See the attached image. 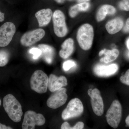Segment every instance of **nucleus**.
<instances>
[{"label": "nucleus", "instance_id": "nucleus-1", "mask_svg": "<svg viewBox=\"0 0 129 129\" xmlns=\"http://www.w3.org/2000/svg\"><path fill=\"white\" fill-rule=\"evenodd\" d=\"M3 106L6 112L12 121L15 122L21 121L23 114L22 106L14 95L8 94L4 97Z\"/></svg>", "mask_w": 129, "mask_h": 129}, {"label": "nucleus", "instance_id": "nucleus-2", "mask_svg": "<svg viewBox=\"0 0 129 129\" xmlns=\"http://www.w3.org/2000/svg\"><path fill=\"white\" fill-rule=\"evenodd\" d=\"M94 36V29L89 24H83L79 28L76 38L79 45L84 50H88L92 46Z\"/></svg>", "mask_w": 129, "mask_h": 129}, {"label": "nucleus", "instance_id": "nucleus-3", "mask_svg": "<svg viewBox=\"0 0 129 129\" xmlns=\"http://www.w3.org/2000/svg\"><path fill=\"white\" fill-rule=\"evenodd\" d=\"M48 76L41 70L35 71L30 79L31 89L39 94L46 92L48 88Z\"/></svg>", "mask_w": 129, "mask_h": 129}, {"label": "nucleus", "instance_id": "nucleus-4", "mask_svg": "<svg viewBox=\"0 0 129 129\" xmlns=\"http://www.w3.org/2000/svg\"><path fill=\"white\" fill-rule=\"evenodd\" d=\"M122 116V106L118 100H114L107 112V122L111 127L116 128L120 123Z\"/></svg>", "mask_w": 129, "mask_h": 129}, {"label": "nucleus", "instance_id": "nucleus-5", "mask_svg": "<svg viewBox=\"0 0 129 129\" xmlns=\"http://www.w3.org/2000/svg\"><path fill=\"white\" fill-rule=\"evenodd\" d=\"M84 111V106L81 101L78 98L70 101L66 108L63 111L62 118L63 120L76 117L81 115Z\"/></svg>", "mask_w": 129, "mask_h": 129}, {"label": "nucleus", "instance_id": "nucleus-6", "mask_svg": "<svg viewBox=\"0 0 129 129\" xmlns=\"http://www.w3.org/2000/svg\"><path fill=\"white\" fill-rule=\"evenodd\" d=\"M46 120L44 115L32 111H28L24 114L22 124L23 129H34L36 125L41 126L45 124Z\"/></svg>", "mask_w": 129, "mask_h": 129}, {"label": "nucleus", "instance_id": "nucleus-7", "mask_svg": "<svg viewBox=\"0 0 129 129\" xmlns=\"http://www.w3.org/2000/svg\"><path fill=\"white\" fill-rule=\"evenodd\" d=\"M53 30L57 37H64L68 32L65 21V17L62 12L59 10L55 11L52 15Z\"/></svg>", "mask_w": 129, "mask_h": 129}, {"label": "nucleus", "instance_id": "nucleus-8", "mask_svg": "<svg viewBox=\"0 0 129 129\" xmlns=\"http://www.w3.org/2000/svg\"><path fill=\"white\" fill-rule=\"evenodd\" d=\"M16 31V26L11 22L5 23L0 27L1 47H5L10 44Z\"/></svg>", "mask_w": 129, "mask_h": 129}, {"label": "nucleus", "instance_id": "nucleus-9", "mask_svg": "<svg viewBox=\"0 0 129 129\" xmlns=\"http://www.w3.org/2000/svg\"><path fill=\"white\" fill-rule=\"evenodd\" d=\"M67 91V89L62 88L54 91L47 101L48 107L56 109L64 105L68 99Z\"/></svg>", "mask_w": 129, "mask_h": 129}, {"label": "nucleus", "instance_id": "nucleus-10", "mask_svg": "<svg viewBox=\"0 0 129 129\" xmlns=\"http://www.w3.org/2000/svg\"><path fill=\"white\" fill-rule=\"evenodd\" d=\"M88 94L91 98V103L94 113L96 115L101 116L104 112V103L101 92L98 89H89Z\"/></svg>", "mask_w": 129, "mask_h": 129}, {"label": "nucleus", "instance_id": "nucleus-11", "mask_svg": "<svg viewBox=\"0 0 129 129\" xmlns=\"http://www.w3.org/2000/svg\"><path fill=\"white\" fill-rule=\"evenodd\" d=\"M45 35L44 29H37L25 33L21 37L20 42L23 46H30L43 39Z\"/></svg>", "mask_w": 129, "mask_h": 129}, {"label": "nucleus", "instance_id": "nucleus-12", "mask_svg": "<svg viewBox=\"0 0 129 129\" xmlns=\"http://www.w3.org/2000/svg\"><path fill=\"white\" fill-rule=\"evenodd\" d=\"M118 68V64L115 63L108 65L98 64L94 68V72L96 75L99 77H108L117 73Z\"/></svg>", "mask_w": 129, "mask_h": 129}, {"label": "nucleus", "instance_id": "nucleus-13", "mask_svg": "<svg viewBox=\"0 0 129 129\" xmlns=\"http://www.w3.org/2000/svg\"><path fill=\"white\" fill-rule=\"evenodd\" d=\"M67 85L68 80L65 76L57 77L52 74L49 76L48 88L51 92H53Z\"/></svg>", "mask_w": 129, "mask_h": 129}, {"label": "nucleus", "instance_id": "nucleus-14", "mask_svg": "<svg viewBox=\"0 0 129 129\" xmlns=\"http://www.w3.org/2000/svg\"><path fill=\"white\" fill-rule=\"evenodd\" d=\"M53 12L50 9H42L37 12L35 14L40 27H45L48 25L50 22Z\"/></svg>", "mask_w": 129, "mask_h": 129}, {"label": "nucleus", "instance_id": "nucleus-15", "mask_svg": "<svg viewBox=\"0 0 129 129\" xmlns=\"http://www.w3.org/2000/svg\"><path fill=\"white\" fill-rule=\"evenodd\" d=\"M123 21L120 18H116L108 21L106 25L109 34L114 35L119 32L123 27Z\"/></svg>", "mask_w": 129, "mask_h": 129}, {"label": "nucleus", "instance_id": "nucleus-16", "mask_svg": "<svg viewBox=\"0 0 129 129\" xmlns=\"http://www.w3.org/2000/svg\"><path fill=\"white\" fill-rule=\"evenodd\" d=\"M61 49L59 52V55L62 58L66 59L72 55L74 50V41L71 38L64 41L61 45Z\"/></svg>", "mask_w": 129, "mask_h": 129}, {"label": "nucleus", "instance_id": "nucleus-17", "mask_svg": "<svg viewBox=\"0 0 129 129\" xmlns=\"http://www.w3.org/2000/svg\"><path fill=\"white\" fill-rule=\"evenodd\" d=\"M38 47L42 51L41 56L48 64H51L53 61L55 50L52 47L46 44H40Z\"/></svg>", "mask_w": 129, "mask_h": 129}, {"label": "nucleus", "instance_id": "nucleus-18", "mask_svg": "<svg viewBox=\"0 0 129 129\" xmlns=\"http://www.w3.org/2000/svg\"><path fill=\"white\" fill-rule=\"evenodd\" d=\"M116 12L115 8L111 5H103L100 8L96 14V19L98 22L103 21L107 15H113Z\"/></svg>", "mask_w": 129, "mask_h": 129}, {"label": "nucleus", "instance_id": "nucleus-19", "mask_svg": "<svg viewBox=\"0 0 129 129\" xmlns=\"http://www.w3.org/2000/svg\"><path fill=\"white\" fill-rule=\"evenodd\" d=\"M90 7L89 3L84 2L79 3L70 7L69 11L70 16L72 18L75 17L80 12L86 11Z\"/></svg>", "mask_w": 129, "mask_h": 129}, {"label": "nucleus", "instance_id": "nucleus-20", "mask_svg": "<svg viewBox=\"0 0 129 129\" xmlns=\"http://www.w3.org/2000/svg\"><path fill=\"white\" fill-rule=\"evenodd\" d=\"M119 52L117 49H114L112 50H107L106 49L104 54L105 56L100 60L102 62L106 63L111 62L116 60L119 55Z\"/></svg>", "mask_w": 129, "mask_h": 129}, {"label": "nucleus", "instance_id": "nucleus-21", "mask_svg": "<svg viewBox=\"0 0 129 129\" xmlns=\"http://www.w3.org/2000/svg\"><path fill=\"white\" fill-rule=\"evenodd\" d=\"M9 53L5 50L0 51V67H3L7 64L9 60Z\"/></svg>", "mask_w": 129, "mask_h": 129}, {"label": "nucleus", "instance_id": "nucleus-22", "mask_svg": "<svg viewBox=\"0 0 129 129\" xmlns=\"http://www.w3.org/2000/svg\"><path fill=\"white\" fill-rule=\"evenodd\" d=\"M84 124L82 122L77 123L73 127H71L68 122H64L61 125V129H82L84 128Z\"/></svg>", "mask_w": 129, "mask_h": 129}, {"label": "nucleus", "instance_id": "nucleus-23", "mask_svg": "<svg viewBox=\"0 0 129 129\" xmlns=\"http://www.w3.org/2000/svg\"><path fill=\"white\" fill-rule=\"evenodd\" d=\"M76 64L74 61L72 60H68L63 63L62 65L63 69L64 71H68L70 69L76 67Z\"/></svg>", "mask_w": 129, "mask_h": 129}, {"label": "nucleus", "instance_id": "nucleus-24", "mask_svg": "<svg viewBox=\"0 0 129 129\" xmlns=\"http://www.w3.org/2000/svg\"><path fill=\"white\" fill-rule=\"evenodd\" d=\"M29 52L33 55V58L35 60L38 59L41 56L42 51L39 48H32L29 51Z\"/></svg>", "mask_w": 129, "mask_h": 129}, {"label": "nucleus", "instance_id": "nucleus-25", "mask_svg": "<svg viewBox=\"0 0 129 129\" xmlns=\"http://www.w3.org/2000/svg\"><path fill=\"white\" fill-rule=\"evenodd\" d=\"M118 7L121 10L129 11V0H121L119 3Z\"/></svg>", "mask_w": 129, "mask_h": 129}, {"label": "nucleus", "instance_id": "nucleus-26", "mask_svg": "<svg viewBox=\"0 0 129 129\" xmlns=\"http://www.w3.org/2000/svg\"><path fill=\"white\" fill-rule=\"evenodd\" d=\"M120 80L123 84L129 86V69L125 72L124 75L120 77Z\"/></svg>", "mask_w": 129, "mask_h": 129}, {"label": "nucleus", "instance_id": "nucleus-27", "mask_svg": "<svg viewBox=\"0 0 129 129\" xmlns=\"http://www.w3.org/2000/svg\"><path fill=\"white\" fill-rule=\"evenodd\" d=\"M123 31L125 33H129V17L127 19L125 25L123 28Z\"/></svg>", "mask_w": 129, "mask_h": 129}, {"label": "nucleus", "instance_id": "nucleus-28", "mask_svg": "<svg viewBox=\"0 0 129 129\" xmlns=\"http://www.w3.org/2000/svg\"><path fill=\"white\" fill-rule=\"evenodd\" d=\"M11 127L7 126L5 125L2 124L0 123V129H12Z\"/></svg>", "mask_w": 129, "mask_h": 129}, {"label": "nucleus", "instance_id": "nucleus-29", "mask_svg": "<svg viewBox=\"0 0 129 129\" xmlns=\"http://www.w3.org/2000/svg\"><path fill=\"white\" fill-rule=\"evenodd\" d=\"M5 13L0 11V22H2L5 20Z\"/></svg>", "mask_w": 129, "mask_h": 129}, {"label": "nucleus", "instance_id": "nucleus-30", "mask_svg": "<svg viewBox=\"0 0 129 129\" xmlns=\"http://www.w3.org/2000/svg\"><path fill=\"white\" fill-rule=\"evenodd\" d=\"M68 1H76L77 2L79 3H81L87 2L89 1L90 0H68Z\"/></svg>", "mask_w": 129, "mask_h": 129}, {"label": "nucleus", "instance_id": "nucleus-31", "mask_svg": "<svg viewBox=\"0 0 129 129\" xmlns=\"http://www.w3.org/2000/svg\"><path fill=\"white\" fill-rule=\"evenodd\" d=\"M125 122L126 125L129 127V114L125 119Z\"/></svg>", "mask_w": 129, "mask_h": 129}, {"label": "nucleus", "instance_id": "nucleus-32", "mask_svg": "<svg viewBox=\"0 0 129 129\" xmlns=\"http://www.w3.org/2000/svg\"><path fill=\"white\" fill-rule=\"evenodd\" d=\"M54 1H55L56 2L59 4H62L64 3L66 0H54Z\"/></svg>", "mask_w": 129, "mask_h": 129}, {"label": "nucleus", "instance_id": "nucleus-33", "mask_svg": "<svg viewBox=\"0 0 129 129\" xmlns=\"http://www.w3.org/2000/svg\"><path fill=\"white\" fill-rule=\"evenodd\" d=\"M106 49H104V50H102L100 52H99V56H101L102 55H103L104 54V52H105V51L106 50Z\"/></svg>", "mask_w": 129, "mask_h": 129}, {"label": "nucleus", "instance_id": "nucleus-34", "mask_svg": "<svg viewBox=\"0 0 129 129\" xmlns=\"http://www.w3.org/2000/svg\"><path fill=\"white\" fill-rule=\"evenodd\" d=\"M126 45H127V47L129 50V38L126 41Z\"/></svg>", "mask_w": 129, "mask_h": 129}, {"label": "nucleus", "instance_id": "nucleus-35", "mask_svg": "<svg viewBox=\"0 0 129 129\" xmlns=\"http://www.w3.org/2000/svg\"><path fill=\"white\" fill-rule=\"evenodd\" d=\"M127 57L128 58H129V51L128 52L127 54Z\"/></svg>", "mask_w": 129, "mask_h": 129}, {"label": "nucleus", "instance_id": "nucleus-36", "mask_svg": "<svg viewBox=\"0 0 129 129\" xmlns=\"http://www.w3.org/2000/svg\"><path fill=\"white\" fill-rule=\"evenodd\" d=\"M1 104H2L1 100V99H0V107H1Z\"/></svg>", "mask_w": 129, "mask_h": 129}]
</instances>
